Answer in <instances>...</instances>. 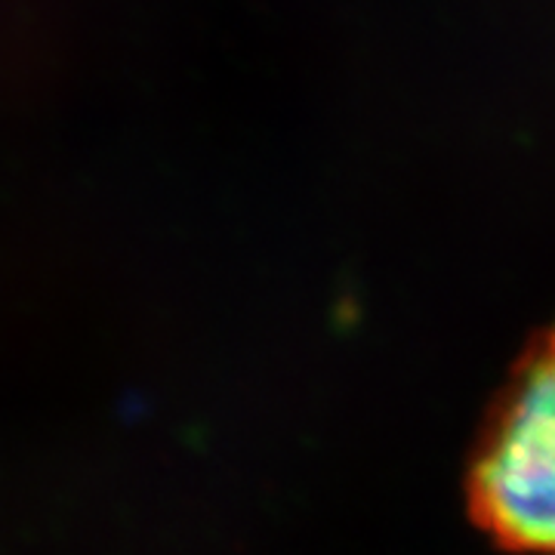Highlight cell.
I'll return each mask as SVG.
<instances>
[{"label": "cell", "mask_w": 555, "mask_h": 555, "mask_svg": "<svg viewBox=\"0 0 555 555\" xmlns=\"http://www.w3.org/2000/svg\"><path fill=\"white\" fill-rule=\"evenodd\" d=\"M466 506L500 550L555 555V324L521 352L485 414Z\"/></svg>", "instance_id": "6da1fadb"}]
</instances>
